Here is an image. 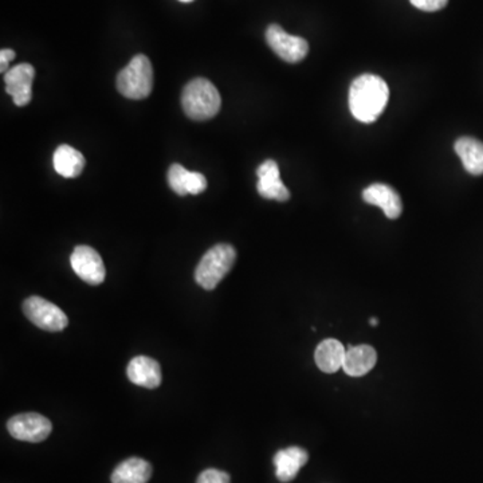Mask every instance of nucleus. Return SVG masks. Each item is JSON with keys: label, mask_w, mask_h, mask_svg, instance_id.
I'll use <instances>...</instances> for the list:
<instances>
[{"label": "nucleus", "mask_w": 483, "mask_h": 483, "mask_svg": "<svg viewBox=\"0 0 483 483\" xmlns=\"http://www.w3.org/2000/svg\"><path fill=\"white\" fill-rule=\"evenodd\" d=\"M390 99L387 82L379 75L361 74L349 88V109L361 123H374L384 112Z\"/></svg>", "instance_id": "1"}, {"label": "nucleus", "mask_w": 483, "mask_h": 483, "mask_svg": "<svg viewBox=\"0 0 483 483\" xmlns=\"http://www.w3.org/2000/svg\"><path fill=\"white\" fill-rule=\"evenodd\" d=\"M182 105L191 120L206 121L220 113L222 97L214 83L206 78H195L185 85Z\"/></svg>", "instance_id": "2"}, {"label": "nucleus", "mask_w": 483, "mask_h": 483, "mask_svg": "<svg viewBox=\"0 0 483 483\" xmlns=\"http://www.w3.org/2000/svg\"><path fill=\"white\" fill-rule=\"evenodd\" d=\"M237 251L231 245L220 243L204 254L195 270V280L204 290H214L236 263Z\"/></svg>", "instance_id": "3"}, {"label": "nucleus", "mask_w": 483, "mask_h": 483, "mask_svg": "<svg viewBox=\"0 0 483 483\" xmlns=\"http://www.w3.org/2000/svg\"><path fill=\"white\" fill-rule=\"evenodd\" d=\"M117 89L131 99H144L152 93L153 67L147 56H134L128 66L118 73Z\"/></svg>", "instance_id": "4"}, {"label": "nucleus", "mask_w": 483, "mask_h": 483, "mask_svg": "<svg viewBox=\"0 0 483 483\" xmlns=\"http://www.w3.org/2000/svg\"><path fill=\"white\" fill-rule=\"evenodd\" d=\"M23 313L35 326L46 332H61L69 325V318L53 302L42 297H30L23 302Z\"/></svg>", "instance_id": "5"}, {"label": "nucleus", "mask_w": 483, "mask_h": 483, "mask_svg": "<svg viewBox=\"0 0 483 483\" xmlns=\"http://www.w3.org/2000/svg\"><path fill=\"white\" fill-rule=\"evenodd\" d=\"M264 37L270 48L288 64H298L309 53V43L306 39L288 34L278 24H270Z\"/></svg>", "instance_id": "6"}, {"label": "nucleus", "mask_w": 483, "mask_h": 483, "mask_svg": "<svg viewBox=\"0 0 483 483\" xmlns=\"http://www.w3.org/2000/svg\"><path fill=\"white\" fill-rule=\"evenodd\" d=\"M7 430L16 441L39 444L48 438L53 425L47 418L37 412H27L11 418L7 423Z\"/></svg>", "instance_id": "7"}, {"label": "nucleus", "mask_w": 483, "mask_h": 483, "mask_svg": "<svg viewBox=\"0 0 483 483\" xmlns=\"http://www.w3.org/2000/svg\"><path fill=\"white\" fill-rule=\"evenodd\" d=\"M75 274L89 285L97 286L105 280V264L99 254L91 246H77L70 256Z\"/></svg>", "instance_id": "8"}, {"label": "nucleus", "mask_w": 483, "mask_h": 483, "mask_svg": "<svg viewBox=\"0 0 483 483\" xmlns=\"http://www.w3.org/2000/svg\"><path fill=\"white\" fill-rule=\"evenodd\" d=\"M35 69L30 64H19L4 74L5 91L13 97L16 107H26L32 99Z\"/></svg>", "instance_id": "9"}, {"label": "nucleus", "mask_w": 483, "mask_h": 483, "mask_svg": "<svg viewBox=\"0 0 483 483\" xmlns=\"http://www.w3.org/2000/svg\"><path fill=\"white\" fill-rule=\"evenodd\" d=\"M259 195L269 201L286 202L290 199V191L280 180V167L274 160H266L256 169Z\"/></svg>", "instance_id": "10"}, {"label": "nucleus", "mask_w": 483, "mask_h": 483, "mask_svg": "<svg viewBox=\"0 0 483 483\" xmlns=\"http://www.w3.org/2000/svg\"><path fill=\"white\" fill-rule=\"evenodd\" d=\"M363 199L371 206L380 207L388 220H398L403 212L401 195L391 185L375 183L363 191Z\"/></svg>", "instance_id": "11"}, {"label": "nucleus", "mask_w": 483, "mask_h": 483, "mask_svg": "<svg viewBox=\"0 0 483 483\" xmlns=\"http://www.w3.org/2000/svg\"><path fill=\"white\" fill-rule=\"evenodd\" d=\"M126 375L134 384L150 388V390L160 387L161 380H163L160 364L148 356H137L132 358L126 368Z\"/></svg>", "instance_id": "12"}, {"label": "nucleus", "mask_w": 483, "mask_h": 483, "mask_svg": "<svg viewBox=\"0 0 483 483\" xmlns=\"http://www.w3.org/2000/svg\"><path fill=\"white\" fill-rule=\"evenodd\" d=\"M168 185L179 196H185L188 194L199 195L206 191L207 179L199 172H190L180 164H172L168 171Z\"/></svg>", "instance_id": "13"}, {"label": "nucleus", "mask_w": 483, "mask_h": 483, "mask_svg": "<svg viewBox=\"0 0 483 483\" xmlns=\"http://www.w3.org/2000/svg\"><path fill=\"white\" fill-rule=\"evenodd\" d=\"M309 454L301 447H288L274 455L275 476L280 482H290L296 479L301 468L306 465Z\"/></svg>", "instance_id": "14"}, {"label": "nucleus", "mask_w": 483, "mask_h": 483, "mask_svg": "<svg viewBox=\"0 0 483 483\" xmlns=\"http://www.w3.org/2000/svg\"><path fill=\"white\" fill-rule=\"evenodd\" d=\"M376 361L377 355L375 348L367 344L356 345V347H350L345 353L342 368L349 376L361 377L374 369Z\"/></svg>", "instance_id": "15"}, {"label": "nucleus", "mask_w": 483, "mask_h": 483, "mask_svg": "<svg viewBox=\"0 0 483 483\" xmlns=\"http://www.w3.org/2000/svg\"><path fill=\"white\" fill-rule=\"evenodd\" d=\"M345 353L347 350L341 342L333 339L323 340L315 349V364L325 374H334L344 366Z\"/></svg>", "instance_id": "16"}, {"label": "nucleus", "mask_w": 483, "mask_h": 483, "mask_svg": "<svg viewBox=\"0 0 483 483\" xmlns=\"http://www.w3.org/2000/svg\"><path fill=\"white\" fill-rule=\"evenodd\" d=\"M152 477V466L142 458H129L121 462L110 477L112 483H147Z\"/></svg>", "instance_id": "17"}, {"label": "nucleus", "mask_w": 483, "mask_h": 483, "mask_svg": "<svg viewBox=\"0 0 483 483\" xmlns=\"http://www.w3.org/2000/svg\"><path fill=\"white\" fill-rule=\"evenodd\" d=\"M54 168L61 177L73 179L80 177L85 168V158L80 151L70 145H61L56 148L53 158Z\"/></svg>", "instance_id": "18"}, {"label": "nucleus", "mask_w": 483, "mask_h": 483, "mask_svg": "<svg viewBox=\"0 0 483 483\" xmlns=\"http://www.w3.org/2000/svg\"><path fill=\"white\" fill-rule=\"evenodd\" d=\"M455 152L469 174L483 175V142L474 137H461L455 142Z\"/></svg>", "instance_id": "19"}, {"label": "nucleus", "mask_w": 483, "mask_h": 483, "mask_svg": "<svg viewBox=\"0 0 483 483\" xmlns=\"http://www.w3.org/2000/svg\"><path fill=\"white\" fill-rule=\"evenodd\" d=\"M196 483H231V479L226 471L207 469L198 477Z\"/></svg>", "instance_id": "20"}, {"label": "nucleus", "mask_w": 483, "mask_h": 483, "mask_svg": "<svg viewBox=\"0 0 483 483\" xmlns=\"http://www.w3.org/2000/svg\"><path fill=\"white\" fill-rule=\"evenodd\" d=\"M410 2L419 10L434 13V11H439L446 7L449 0H410Z\"/></svg>", "instance_id": "21"}, {"label": "nucleus", "mask_w": 483, "mask_h": 483, "mask_svg": "<svg viewBox=\"0 0 483 483\" xmlns=\"http://www.w3.org/2000/svg\"><path fill=\"white\" fill-rule=\"evenodd\" d=\"M15 56V51L11 50V48H3V50L0 51V70H2V73H7L8 70H10L8 69V66H10V62L13 61Z\"/></svg>", "instance_id": "22"}, {"label": "nucleus", "mask_w": 483, "mask_h": 483, "mask_svg": "<svg viewBox=\"0 0 483 483\" xmlns=\"http://www.w3.org/2000/svg\"><path fill=\"white\" fill-rule=\"evenodd\" d=\"M369 323H371V326H377L376 318H371V321H369Z\"/></svg>", "instance_id": "23"}, {"label": "nucleus", "mask_w": 483, "mask_h": 483, "mask_svg": "<svg viewBox=\"0 0 483 483\" xmlns=\"http://www.w3.org/2000/svg\"><path fill=\"white\" fill-rule=\"evenodd\" d=\"M180 2H183V3H190V2H194V0H180Z\"/></svg>", "instance_id": "24"}]
</instances>
